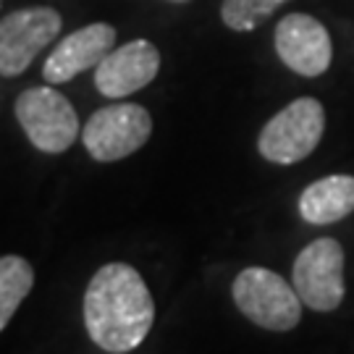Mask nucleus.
Returning <instances> with one entry per match:
<instances>
[{
    "instance_id": "12",
    "label": "nucleus",
    "mask_w": 354,
    "mask_h": 354,
    "mask_svg": "<svg viewBox=\"0 0 354 354\" xmlns=\"http://www.w3.org/2000/svg\"><path fill=\"white\" fill-rule=\"evenodd\" d=\"M35 286V268L19 254L0 257V330L16 315L26 294Z\"/></svg>"
},
{
    "instance_id": "3",
    "label": "nucleus",
    "mask_w": 354,
    "mask_h": 354,
    "mask_svg": "<svg viewBox=\"0 0 354 354\" xmlns=\"http://www.w3.org/2000/svg\"><path fill=\"white\" fill-rule=\"evenodd\" d=\"M323 131H326V111L320 100L299 97L263 127L257 150L268 163L294 165L304 160L310 152H315L323 140Z\"/></svg>"
},
{
    "instance_id": "14",
    "label": "nucleus",
    "mask_w": 354,
    "mask_h": 354,
    "mask_svg": "<svg viewBox=\"0 0 354 354\" xmlns=\"http://www.w3.org/2000/svg\"><path fill=\"white\" fill-rule=\"evenodd\" d=\"M171 3H189V0H171Z\"/></svg>"
},
{
    "instance_id": "7",
    "label": "nucleus",
    "mask_w": 354,
    "mask_h": 354,
    "mask_svg": "<svg viewBox=\"0 0 354 354\" xmlns=\"http://www.w3.org/2000/svg\"><path fill=\"white\" fill-rule=\"evenodd\" d=\"M61 13L50 6L19 8L0 19V76L24 74L39 53L55 42Z\"/></svg>"
},
{
    "instance_id": "6",
    "label": "nucleus",
    "mask_w": 354,
    "mask_h": 354,
    "mask_svg": "<svg viewBox=\"0 0 354 354\" xmlns=\"http://www.w3.org/2000/svg\"><path fill=\"white\" fill-rule=\"evenodd\" d=\"M150 134L152 115L137 102H118L89 115L82 129V142L95 160L113 163L145 147Z\"/></svg>"
},
{
    "instance_id": "10",
    "label": "nucleus",
    "mask_w": 354,
    "mask_h": 354,
    "mask_svg": "<svg viewBox=\"0 0 354 354\" xmlns=\"http://www.w3.org/2000/svg\"><path fill=\"white\" fill-rule=\"evenodd\" d=\"M113 45L115 29L111 24L97 21V24L82 26L55 45V50L48 55V61L42 66V79L48 84L71 82L76 74L87 68H97L102 58L113 50Z\"/></svg>"
},
{
    "instance_id": "2",
    "label": "nucleus",
    "mask_w": 354,
    "mask_h": 354,
    "mask_svg": "<svg viewBox=\"0 0 354 354\" xmlns=\"http://www.w3.org/2000/svg\"><path fill=\"white\" fill-rule=\"evenodd\" d=\"M231 297L241 315L266 330L286 333L302 320V299L294 283L268 268H244L234 279Z\"/></svg>"
},
{
    "instance_id": "1",
    "label": "nucleus",
    "mask_w": 354,
    "mask_h": 354,
    "mask_svg": "<svg viewBox=\"0 0 354 354\" xmlns=\"http://www.w3.org/2000/svg\"><path fill=\"white\" fill-rule=\"evenodd\" d=\"M155 323V299L137 268L102 266L84 291V326L89 339L111 354L137 349Z\"/></svg>"
},
{
    "instance_id": "8",
    "label": "nucleus",
    "mask_w": 354,
    "mask_h": 354,
    "mask_svg": "<svg viewBox=\"0 0 354 354\" xmlns=\"http://www.w3.org/2000/svg\"><path fill=\"white\" fill-rule=\"evenodd\" d=\"M276 53L294 74L320 76L333 61V42L328 29L310 13H289L276 26Z\"/></svg>"
},
{
    "instance_id": "4",
    "label": "nucleus",
    "mask_w": 354,
    "mask_h": 354,
    "mask_svg": "<svg viewBox=\"0 0 354 354\" xmlns=\"http://www.w3.org/2000/svg\"><path fill=\"white\" fill-rule=\"evenodd\" d=\"M16 118L39 152L61 155L79 137V115L55 87H29L16 97Z\"/></svg>"
},
{
    "instance_id": "11",
    "label": "nucleus",
    "mask_w": 354,
    "mask_h": 354,
    "mask_svg": "<svg viewBox=\"0 0 354 354\" xmlns=\"http://www.w3.org/2000/svg\"><path fill=\"white\" fill-rule=\"evenodd\" d=\"M354 213V176L330 174L299 194V215L313 226H330Z\"/></svg>"
},
{
    "instance_id": "5",
    "label": "nucleus",
    "mask_w": 354,
    "mask_h": 354,
    "mask_svg": "<svg viewBox=\"0 0 354 354\" xmlns=\"http://www.w3.org/2000/svg\"><path fill=\"white\" fill-rule=\"evenodd\" d=\"M291 283L302 304L315 313L339 310L346 294L344 281V247L330 236L310 241L294 260Z\"/></svg>"
},
{
    "instance_id": "9",
    "label": "nucleus",
    "mask_w": 354,
    "mask_h": 354,
    "mask_svg": "<svg viewBox=\"0 0 354 354\" xmlns=\"http://www.w3.org/2000/svg\"><path fill=\"white\" fill-rule=\"evenodd\" d=\"M160 71V53L150 39H131L113 48L95 68V87L102 97L121 100L147 87Z\"/></svg>"
},
{
    "instance_id": "13",
    "label": "nucleus",
    "mask_w": 354,
    "mask_h": 354,
    "mask_svg": "<svg viewBox=\"0 0 354 354\" xmlns=\"http://www.w3.org/2000/svg\"><path fill=\"white\" fill-rule=\"evenodd\" d=\"M283 3H289V0H223L221 19L234 32H250V29L263 24Z\"/></svg>"
}]
</instances>
